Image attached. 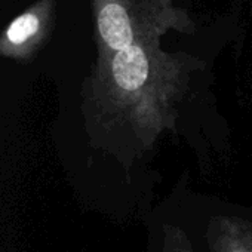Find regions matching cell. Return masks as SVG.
<instances>
[{
  "label": "cell",
  "mask_w": 252,
  "mask_h": 252,
  "mask_svg": "<svg viewBox=\"0 0 252 252\" xmlns=\"http://www.w3.org/2000/svg\"><path fill=\"white\" fill-rule=\"evenodd\" d=\"M95 34L104 54L137 40H159L168 32L191 33L194 23L174 0H91Z\"/></svg>",
  "instance_id": "1"
},
{
  "label": "cell",
  "mask_w": 252,
  "mask_h": 252,
  "mask_svg": "<svg viewBox=\"0 0 252 252\" xmlns=\"http://www.w3.org/2000/svg\"><path fill=\"white\" fill-rule=\"evenodd\" d=\"M104 55L113 85L126 94H137L144 89L163 63L158 40H137L117 52Z\"/></svg>",
  "instance_id": "2"
},
{
  "label": "cell",
  "mask_w": 252,
  "mask_h": 252,
  "mask_svg": "<svg viewBox=\"0 0 252 252\" xmlns=\"http://www.w3.org/2000/svg\"><path fill=\"white\" fill-rule=\"evenodd\" d=\"M54 2L37 0L0 34V57L27 61L40 48L52 24Z\"/></svg>",
  "instance_id": "3"
}]
</instances>
